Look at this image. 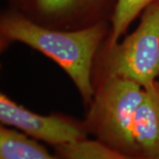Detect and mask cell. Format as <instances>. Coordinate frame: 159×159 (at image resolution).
Instances as JSON below:
<instances>
[{"instance_id": "6da1fadb", "label": "cell", "mask_w": 159, "mask_h": 159, "mask_svg": "<svg viewBox=\"0 0 159 159\" xmlns=\"http://www.w3.org/2000/svg\"><path fill=\"white\" fill-rule=\"evenodd\" d=\"M0 33L4 41L22 43L57 63L73 80L83 101H92L96 91L92 68L96 53L107 34L106 23L98 21L63 31L34 22L21 13L8 11L1 17Z\"/></svg>"}, {"instance_id": "7a4b0ae2", "label": "cell", "mask_w": 159, "mask_h": 159, "mask_svg": "<svg viewBox=\"0 0 159 159\" xmlns=\"http://www.w3.org/2000/svg\"><path fill=\"white\" fill-rule=\"evenodd\" d=\"M143 93L144 89L132 80L118 76L103 78L89 102L84 122L88 131L110 148L139 156L134 125Z\"/></svg>"}, {"instance_id": "3957f363", "label": "cell", "mask_w": 159, "mask_h": 159, "mask_svg": "<svg viewBox=\"0 0 159 159\" xmlns=\"http://www.w3.org/2000/svg\"><path fill=\"white\" fill-rule=\"evenodd\" d=\"M104 77L132 80L143 89L159 79V0L142 11L137 29L121 43L107 46Z\"/></svg>"}, {"instance_id": "277c9868", "label": "cell", "mask_w": 159, "mask_h": 159, "mask_svg": "<svg viewBox=\"0 0 159 159\" xmlns=\"http://www.w3.org/2000/svg\"><path fill=\"white\" fill-rule=\"evenodd\" d=\"M0 121L13 126L28 136L59 146L87 139L85 123L61 115L43 116L15 102L4 93L0 95Z\"/></svg>"}, {"instance_id": "5b68a950", "label": "cell", "mask_w": 159, "mask_h": 159, "mask_svg": "<svg viewBox=\"0 0 159 159\" xmlns=\"http://www.w3.org/2000/svg\"><path fill=\"white\" fill-rule=\"evenodd\" d=\"M134 136L139 156L159 159V79L144 89L134 118Z\"/></svg>"}, {"instance_id": "8992f818", "label": "cell", "mask_w": 159, "mask_h": 159, "mask_svg": "<svg viewBox=\"0 0 159 159\" xmlns=\"http://www.w3.org/2000/svg\"><path fill=\"white\" fill-rule=\"evenodd\" d=\"M108 2L109 0H34V6L37 14L48 22L64 23L97 13Z\"/></svg>"}, {"instance_id": "52a82bcc", "label": "cell", "mask_w": 159, "mask_h": 159, "mask_svg": "<svg viewBox=\"0 0 159 159\" xmlns=\"http://www.w3.org/2000/svg\"><path fill=\"white\" fill-rule=\"evenodd\" d=\"M0 159H57L27 134L13 129H0Z\"/></svg>"}, {"instance_id": "ba28073f", "label": "cell", "mask_w": 159, "mask_h": 159, "mask_svg": "<svg viewBox=\"0 0 159 159\" xmlns=\"http://www.w3.org/2000/svg\"><path fill=\"white\" fill-rule=\"evenodd\" d=\"M63 159H146L118 151L99 141L82 140L56 146Z\"/></svg>"}, {"instance_id": "9c48e42d", "label": "cell", "mask_w": 159, "mask_h": 159, "mask_svg": "<svg viewBox=\"0 0 159 159\" xmlns=\"http://www.w3.org/2000/svg\"><path fill=\"white\" fill-rule=\"evenodd\" d=\"M156 1L157 0H116L111 13V28L108 46L118 43L119 37L126 31L131 23Z\"/></svg>"}]
</instances>
